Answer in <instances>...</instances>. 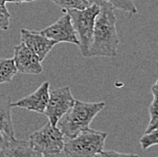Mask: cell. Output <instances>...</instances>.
<instances>
[{
  "label": "cell",
  "instance_id": "6da1fadb",
  "mask_svg": "<svg viewBox=\"0 0 158 157\" xmlns=\"http://www.w3.org/2000/svg\"><path fill=\"white\" fill-rule=\"evenodd\" d=\"M114 8L109 4L100 6V11L95 17L92 45L87 57L117 56L119 36L116 30V17Z\"/></svg>",
  "mask_w": 158,
  "mask_h": 157
},
{
  "label": "cell",
  "instance_id": "7a4b0ae2",
  "mask_svg": "<svg viewBox=\"0 0 158 157\" xmlns=\"http://www.w3.org/2000/svg\"><path fill=\"white\" fill-rule=\"evenodd\" d=\"M106 105L105 102L85 103L76 100L72 108L58 120L56 126L64 137L73 138L81 132L90 128L94 118Z\"/></svg>",
  "mask_w": 158,
  "mask_h": 157
},
{
  "label": "cell",
  "instance_id": "3957f363",
  "mask_svg": "<svg viewBox=\"0 0 158 157\" xmlns=\"http://www.w3.org/2000/svg\"><path fill=\"white\" fill-rule=\"evenodd\" d=\"M107 133L88 128L73 138H64L62 155L72 157H97L104 151Z\"/></svg>",
  "mask_w": 158,
  "mask_h": 157
},
{
  "label": "cell",
  "instance_id": "277c9868",
  "mask_svg": "<svg viewBox=\"0 0 158 157\" xmlns=\"http://www.w3.org/2000/svg\"><path fill=\"white\" fill-rule=\"evenodd\" d=\"M68 13L77 36L78 39V47L84 57H87L90 47L92 45L93 32L95 27V17L100 11L98 5L92 4L85 9H68L63 10Z\"/></svg>",
  "mask_w": 158,
  "mask_h": 157
},
{
  "label": "cell",
  "instance_id": "5b68a950",
  "mask_svg": "<svg viewBox=\"0 0 158 157\" xmlns=\"http://www.w3.org/2000/svg\"><path fill=\"white\" fill-rule=\"evenodd\" d=\"M29 143L41 156H58L63 152L64 135L57 126L48 122L42 128L29 134Z\"/></svg>",
  "mask_w": 158,
  "mask_h": 157
},
{
  "label": "cell",
  "instance_id": "8992f818",
  "mask_svg": "<svg viewBox=\"0 0 158 157\" xmlns=\"http://www.w3.org/2000/svg\"><path fill=\"white\" fill-rule=\"evenodd\" d=\"M76 99L69 86H64L49 91V98L44 114L52 126H56L58 120L72 108Z\"/></svg>",
  "mask_w": 158,
  "mask_h": 157
},
{
  "label": "cell",
  "instance_id": "52a82bcc",
  "mask_svg": "<svg viewBox=\"0 0 158 157\" xmlns=\"http://www.w3.org/2000/svg\"><path fill=\"white\" fill-rule=\"evenodd\" d=\"M64 15L55 23L40 31L47 37L57 43H71L78 46L77 33L73 27L71 17L67 12L63 11Z\"/></svg>",
  "mask_w": 158,
  "mask_h": 157
},
{
  "label": "cell",
  "instance_id": "ba28073f",
  "mask_svg": "<svg viewBox=\"0 0 158 157\" xmlns=\"http://www.w3.org/2000/svg\"><path fill=\"white\" fill-rule=\"evenodd\" d=\"M13 60L17 72L27 75H40L43 66L38 56L23 42L14 47Z\"/></svg>",
  "mask_w": 158,
  "mask_h": 157
},
{
  "label": "cell",
  "instance_id": "9c48e42d",
  "mask_svg": "<svg viewBox=\"0 0 158 157\" xmlns=\"http://www.w3.org/2000/svg\"><path fill=\"white\" fill-rule=\"evenodd\" d=\"M20 34L22 42L38 56L41 62L47 57L55 45H56V42L47 37L41 32L21 29Z\"/></svg>",
  "mask_w": 158,
  "mask_h": 157
},
{
  "label": "cell",
  "instance_id": "30bf717a",
  "mask_svg": "<svg viewBox=\"0 0 158 157\" xmlns=\"http://www.w3.org/2000/svg\"><path fill=\"white\" fill-rule=\"evenodd\" d=\"M49 82H44L32 94L12 103V106L25 108L38 114H44L49 98Z\"/></svg>",
  "mask_w": 158,
  "mask_h": 157
},
{
  "label": "cell",
  "instance_id": "8fae6325",
  "mask_svg": "<svg viewBox=\"0 0 158 157\" xmlns=\"http://www.w3.org/2000/svg\"><path fill=\"white\" fill-rule=\"evenodd\" d=\"M0 156L39 157L41 155L33 149L29 141H22L12 138L5 140L4 144L1 147Z\"/></svg>",
  "mask_w": 158,
  "mask_h": 157
},
{
  "label": "cell",
  "instance_id": "7c38bea8",
  "mask_svg": "<svg viewBox=\"0 0 158 157\" xmlns=\"http://www.w3.org/2000/svg\"><path fill=\"white\" fill-rule=\"evenodd\" d=\"M12 102L7 94H0V131L5 140L15 138V128L12 120Z\"/></svg>",
  "mask_w": 158,
  "mask_h": 157
},
{
  "label": "cell",
  "instance_id": "4fadbf2b",
  "mask_svg": "<svg viewBox=\"0 0 158 157\" xmlns=\"http://www.w3.org/2000/svg\"><path fill=\"white\" fill-rule=\"evenodd\" d=\"M16 73L13 58H0V85L11 83Z\"/></svg>",
  "mask_w": 158,
  "mask_h": 157
},
{
  "label": "cell",
  "instance_id": "5bb4252c",
  "mask_svg": "<svg viewBox=\"0 0 158 157\" xmlns=\"http://www.w3.org/2000/svg\"><path fill=\"white\" fill-rule=\"evenodd\" d=\"M114 9L127 12L130 16L137 13V7L133 0H105Z\"/></svg>",
  "mask_w": 158,
  "mask_h": 157
},
{
  "label": "cell",
  "instance_id": "9a60e30c",
  "mask_svg": "<svg viewBox=\"0 0 158 157\" xmlns=\"http://www.w3.org/2000/svg\"><path fill=\"white\" fill-rule=\"evenodd\" d=\"M54 2L58 6L62 7L63 10L68 9H77L83 10L91 6L87 0H50Z\"/></svg>",
  "mask_w": 158,
  "mask_h": 157
},
{
  "label": "cell",
  "instance_id": "2e32d148",
  "mask_svg": "<svg viewBox=\"0 0 158 157\" xmlns=\"http://www.w3.org/2000/svg\"><path fill=\"white\" fill-rule=\"evenodd\" d=\"M157 94H153V100L149 105V115L150 120L146 127L145 133L152 132L158 128V104Z\"/></svg>",
  "mask_w": 158,
  "mask_h": 157
},
{
  "label": "cell",
  "instance_id": "e0dca14e",
  "mask_svg": "<svg viewBox=\"0 0 158 157\" xmlns=\"http://www.w3.org/2000/svg\"><path fill=\"white\" fill-rule=\"evenodd\" d=\"M139 143L143 150H147L149 147L156 145L158 143L157 129L149 133H144V134L140 138Z\"/></svg>",
  "mask_w": 158,
  "mask_h": 157
},
{
  "label": "cell",
  "instance_id": "ac0fdd59",
  "mask_svg": "<svg viewBox=\"0 0 158 157\" xmlns=\"http://www.w3.org/2000/svg\"><path fill=\"white\" fill-rule=\"evenodd\" d=\"M10 13L8 12L6 5L0 6V30H7L9 28Z\"/></svg>",
  "mask_w": 158,
  "mask_h": 157
},
{
  "label": "cell",
  "instance_id": "d6986e66",
  "mask_svg": "<svg viewBox=\"0 0 158 157\" xmlns=\"http://www.w3.org/2000/svg\"><path fill=\"white\" fill-rule=\"evenodd\" d=\"M128 155H133L130 154H123V153H118V152H114V151H103L101 152L98 156H128Z\"/></svg>",
  "mask_w": 158,
  "mask_h": 157
},
{
  "label": "cell",
  "instance_id": "ffe728a7",
  "mask_svg": "<svg viewBox=\"0 0 158 157\" xmlns=\"http://www.w3.org/2000/svg\"><path fill=\"white\" fill-rule=\"evenodd\" d=\"M91 5L92 4H95V5H98L99 6H102L106 4H107L105 0H87Z\"/></svg>",
  "mask_w": 158,
  "mask_h": 157
},
{
  "label": "cell",
  "instance_id": "44dd1931",
  "mask_svg": "<svg viewBox=\"0 0 158 157\" xmlns=\"http://www.w3.org/2000/svg\"><path fill=\"white\" fill-rule=\"evenodd\" d=\"M36 0H6V3H14V4H21V3H29Z\"/></svg>",
  "mask_w": 158,
  "mask_h": 157
},
{
  "label": "cell",
  "instance_id": "7402d4cb",
  "mask_svg": "<svg viewBox=\"0 0 158 157\" xmlns=\"http://www.w3.org/2000/svg\"><path fill=\"white\" fill-rule=\"evenodd\" d=\"M4 143H5V137H4L3 134L1 133V131H0V151H1V147L4 144Z\"/></svg>",
  "mask_w": 158,
  "mask_h": 157
},
{
  "label": "cell",
  "instance_id": "603a6c76",
  "mask_svg": "<svg viewBox=\"0 0 158 157\" xmlns=\"http://www.w3.org/2000/svg\"><path fill=\"white\" fill-rule=\"evenodd\" d=\"M6 3V0H0V6H5Z\"/></svg>",
  "mask_w": 158,
  "mask_h": 157
}]
</instances>
